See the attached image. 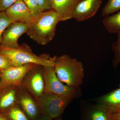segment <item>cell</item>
Listing matches in <instances>:
<instances>
[{"label": "cell", "instance_id": "6da1fadb", "mask_svg": "<svg viewBox=\"0 0 120 120\" xmlns=\"http://www.w3.org/2000/svg\"><path fill=\"white\" fill-rule=\"evenodd\" d=\"M61 21L60 16L53 9L43 12L28 24L26 33L39 45H46L53 38L57 24Z\"/></svg>", "mask_w": 120, "mask_h": 120}, {"label": "cell", "instance_id": "7a4b0ae2", "mask_svg": "<svg viewBox=\"0 0 120 120\" xmlns=\"http://www.w3.org/2000/svg\"><path fill=\"white\" fill-rule=\"evenodd\" d=\"M59 79L67 86L80 88L83 83L84 69L81 61L67 55L56 56L54 66Z\"/></svg>", "mask_w": 120, "mask_h": 120}, {"label": "cell", "instance_id": "3957f363", "mask_svg": "<svg viewBox=\"0 0 120 120\" xmlns=\"http://www.w3.org/2000/svg\"><path fill=\"white\" fill-rule=\"evenodd\" d=\"M0 51L8 58L14 66L28 64L54 67L56 56L50 57L47 54L37 56L32 52L31 49L26 43L20 45L17 49H8L0 47Z\"/></svg>", "mask_w": 120, "mask_h": 120}, {"label": "cell", "instance_id": "277c9868", "mask_svg": "<svg viewBox=\"0 0 120 120\" xmlns=\"http://www.w3.org/2000/svg\"><path fill=\"white\" fill-rule=\"evenodd\" d=\"M35 99L40 107L41 114L52 120L62 114L74 98L45 92L41 97Z\"/></svg>", "mask_w": 120, "mask_h": 120}, {"label": "cell", "instance_id": "5b68a950", "mask_svg": "<svg viewBox=\"0 0 120 120\" xmlns=\"http://www.w3.org/2000/svg\"><path fill=\"white\" fill-rule=\"evenodd\" d=\"M43 71L45 92L74 98L80 96V88L69 86L62 82L56 75L54 66H43Z\"/></svg>", "mask_w": 120, "mask_h": 120}, {"label": "cell", "instance_id": "8992f818", "mask_svg": "<svg viewBox=\"0 0 120 120\" xmlns=\"http://www.w3.org/2000/svg\"><path fill=\"white\" fill-rule=\"evenodd\" d=\"M43 68V66L35 64L26 73L20 84L35 98H39L45 92Z\"/></svg>", "mask_w": 120, "mask_h": 120}, {"label": "cell", "instance_id": "52a82bcc", "mask_svg": "<svg viewBox=\"0 0 120 120\" xmlns=\"http://www.w3.org/2000/svg\"><path fill=\"white\" fill-rule=\"evenodd\" d=\"M18 87L17 104L30 120H37L41 116V113L36 99L20 84Z\"/></svg>", "mask_w": 120, "mask_h": 120}, {"label": "cell", "instance_id": "ba28073f", "mask_svg": "<svg viewBox=\"0 0 120 120\" xmlns=\"http://www.w3.org/2000/svg\"><path fill=\"white\" fill-rule=\"evenodd\" d=\"M35 64H28L21 66H13L0 72V80L2 87L19 85L26 73Z\"/></svg>", "mask_w": 120, "mask_h": 120}, {"label": "cell", "instance_id": "9c48e42d", "mask_svg": "<svg viewBox=\"0 0 120 120\" xmlns=\"http://www.w3.org/2000/svg\"><path fill=\"white\" fill-rule=\"evenodd\" d=\"M27 24L22 22L12 23L8 27L2 34L0 47L17 49L19 47L18 40L19 37L28 31Z\"/></svg>", "mask_w": 120, "mask_h": 120}, {"label": "cell", "instance_id": "30bf717a", "mask_svg": "<svg viewBox=\"0 0 120 120\" xmlns=\"http://www.w3.org/2000/svg\"><path fill=\"white\" fill-rule=\"evenodd\" d=\"M102 0H81L73 13V18L83 22L94 16L100 8Z\"/></svg>", "mask_w": 120, "mask_h": 120}, {"label": "cell", "instance_id": "8fae6325", "mask_svg": "<svg viewBox=\"0 0 120 120\" xmlns=\"http://www.w3.org/2000/svg\"><path fill=\"white\" fill-rule=\"evenodd\" d=\"M5 11L12 23L22 22L28 25L34 19L22 0H17Z\"/></svg>", "mask_w": 120, "mask_h": 120}, {"label": "cell", "instance_id": "7c38bea8", "mask_svg": "<svg viewBox=\"0 0 120 120\" xmlns=\"http://www.w3.org/2000/svg\"><path fill=\"white\" fill-rule=\"evenodd\" d=\"M18 86H4L0 90V114L17 105Z\"/></svg>", "mask_w": 120, "mask_h": 120}, {"label": "cell", "instance_id": "4fadbf2b", "mask_svg": "<svg viewBox=\"0 0 120 120\" xmlns=\"http://www.w3.org/2000/svg\"><path fill=\"white\" fill-rule=\"evenodd\" d=\"M81 0H52V9L56 12L64 21L73 18V13Z\"/></svg>", "mask_w": 120, "mask_h": 120}, {"label": "cell", "instance_id": "5bb4252c", "mask_svg": "<svg viewBox=\"0 0 120 120\" xmlns=\"http://www.w3.org/2000/svg\"><path fill=\"white\" fill-rule=\"evenodd\" d=\"M97 102L104 106L112 115L120 112V87L99 97Z\"/></svg>", "mask_w": 120, "mask_h": 120}, {"label": "cell", "instance_id": "9a60e30c", "mask_svg": "<svg viewBox=\"0 0 120 120\" xmlns=\"http://www.w3.org/2000/svg\"><path fill=\"white\" fill-rule=\"evenodd\" d=\"M112 114L104 106L97 103L88 111L87 120H109Z\"/></svg>", "mask_w": 120, "mask_h": 120}, {"label": "cell", "instance_id": "2e32d148", "mask_svg": "<svg viewBox=\"0 0 120 120\" xmlns=\"http://www.w3.org/2000/svg\"><path fill=\"white\" fill-rule=\"evenodd\" d=\"M104 26L110 34L120 32V11L112 16H106L102 20Z\"/></svg>", "mask_w": 120, "mask_h": 120}, {"label": "cell", "instance_id": "e0dca14e", "mask_svg": "<svg viewBox=\"0 0 120 120\" xmlns=\"http://www.w3.org/2000/svg\"><path fill=\"white\" fill-rule=\"evenodd\" d=\"M0 114L8 120H30L18 104Z\"/></svg>", "mask_w": 120, "mask_h": 120}, {"label": "cell", "instance_id": "ac0fdd59", "mask_svg": "<svg viewBox=\"0 0 120 120\" xmlns=\"http://www.w3.org/2000/svg\"><path fill=\"white\" fill-rule=\"evenodd\" d=\"M120 10V0H108L102 9V15L107 16Z\"/></svg>", "mask_w": 120, "mask_h": 120}, {"label": "cell", "instance_id": "d6986e66", "mask_svg": "<svg viewBox=\"0 0 120 120\" xmlns=\"http://www.w3.org/2000/svg\"><path fill=\"white\" fill-rule=\"evenodd\" d=\"M34 18H36L42 13L37 0H22Z\"/></svg>", "mask_w": 120, "mask_h": 120}, {"label": "cell", "instance_id": "ffe728a7", "mask_svg": "<svg viewBox=\"0 0 120 120\" xmlns=\"http://www.w3.org/2000/svg\"><path fill=\"white\" fill-rule=\"evenodd\" d=\"M12 23L5 11L0 12V47L2 43V34L4 31Z\"/></svg>", "mask_w": 120, "mask_h": 120}, {"label": "cell", "instance_id": "44dd1931", "mask_svg": "<svg viewBox=\"0 0 120 120\" xmlns=\"http://www.w3.org/2000/svg\"><path fill=\"white\" fill-rule=\"evenodd\" d=\"M117 34V40L112 45V49L114 53L113 64L115 67H117L120 64V32Z\"/></svg>", "mask_w": 120, "mask_h": 120}, {"label": "cell", "instance_id": "7402d4cb", "mask_svg": "<svg viewBox=\"0 0 120 120\" xmlns=\"http://www.w3.org/2000/svg\"><path fill=\"white\" fill-rule=\"evenodd\" d=\"M14 66L8 57L0 51V72Z\"/></svg>", "mask_w": 120, "mask_h": 120}, {"label": "cell", "instance_id": "603a6c76", "mask_svg": "<svg viewBox=\"0 0 120 120\" xmlns=\"http://www.w3.org/2000/svg\"><path fill=\"white\" fill-rule=\"evenodd\" d=\"M39 7L42 12L52 9V0H37Z\"/></svg>", "mask_w": 120, "mask_h": 120}, {"label": "cell", "instance_id": "cb8c5ba5", "mask_svg": "<svg viewBox=\"0 0 120 120\" xmlns=\"http://www.w3.org/2000/svg\"><path fill=\"white\" fill-rule=\"evenodd\" d=\"M17 0H0V12L5 11Z\"/></svg>", "mask_w": 120, "mask_h": 120}, {"label": "cell", "instance_id": "d4e9b609", "mask_svg": "<svg viewBox=\"0 0 120 120\" xmlns=\"http://www.w3.org/2000/svg\"><path fill=\"white\" fill-rule=\"evenodd\" d=\"M111 118L113 120H120V112L112 114Z\"/></svg>", "mask_w": 120, "mask_h": 120}, {"label": "cell", "instance_id": "484cf974", "mask_svg": "<svg viewBox=\"0 0 120 120\" xmlns=\"http://www.w3.org/2000/svg\"><path fill=\"white\" fill-rule=\"evenodd\" d=\"M36 120H52V119L47 116L41 114V115Z\"/></svg>", "mask_w": 120, "mask_h": 120}, {"label": "cell", "instance_id": "4316f807", "mask_svg": "<svg viewBox=\"0 0 120 120\" xmlns=\"http://www.w3.org/2000/svg\"><path fill=\"white\" fill-rule=\"evenodd\" d=\"M0 120H8L6 118L4 117V116L0 114Z\"/></svg>", "mask_w": 120, "mask_h": 120}, {"label": "cell", "instance_id": "83f0119b", "mask_svg": "<svg viewBox=\"0 0 120 120\" xmlns=\"http://www.w3.org/2000/svg\"><path fill=\"white\" fill-rule=\"evenodd\" d=\"M2 87V86H1V84L0 80V90L1 89Z\"/></svg>", "mask_w": 120, "mask_h": 120}, {"label": "cell", "instance_id": "f1b7e54d", "mask_svg": "<svg viewBox=\"0 0 120 120\" xmlns=\"http://www.w3.org/2000/svg\"><path fill=\"white\" fill-rule=\"evenodd\" d=\"M113 120V119H112V118H110V120Z\"/></svg>", "mask_w": 120, "mask_h": 120}, {"label": "cell", "instance_id": "f546056e", "mask_svg": "<svg viewBox=\"0 0 120 120\" xmlns=\"http://www.w3.org/2000/svg\"><path fill=\"white\" fill-rule=\"evenodd\" d=\"M61 120V119H59V120Z\"/></svg>", "mask_w": 120, "mask_h": 120}, {"label": "cell", "instance_id": "4dcf8cb0", "mask_svg": "<svg viewBox=\"0 0 120 120\" xmlns=\"http://www.w3.org/2000/svg\"><path fill=\"white\" fill-rule=\"evenodd\" d=\"M119 87H120V86H119Z\"/></svg>", "mask_w": 120, "mask_h": 120}]
</instances>
